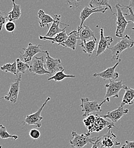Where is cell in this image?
Returning a JSON list of instances; mask_svg holds the SVG:
<instances>
[{
    "label": "cell",
    "mask_w": 134,
    "mask_h": 148,
    "mask_svg": "<svg viewBox=\"0 0 134 148\" xmlns=\"http://www.w3.org/2000/svg\"><path fill=\"white\" fill-rule=\"evenodd\" d=\"M126 86L124 84V82L123 80L115 81L111 80L109 84L105 85L106 88V92L104 100L100 102V106L102 107L103 104L106 103H109L110 101V98H118L119 97V93L122 89L126 88Z\"/></svg>",
    "instance_id": "cell-1"
},
{
    "label": "cell",
    "mask_w": 134,
    "mask_h": 148,
    "mask_svg": "<svg viewBox=\"0 0 134 148\" xmlns=\"http://www.w3.org/2000/svg\"><path fill=\"white\" fill-rule=\"evenodd\" d=\"M134 46V40L128 35L123 37L116 45L109 48L112 53V60H119L121 53L128 49L133 47Z\"/></svg>",
    "instance_id": "cell-2"
},
{
    "label": "cell",
    "mask_w": 134,
    "mask_h": 148,
    "mask_svg": "<svg viewBox=\"0 0 134 148\" xmlns=\"http://www.w3.org/2000/svg\"><path fill=\"white\" fill-rule=\"evenodd\" d=\"M71 136L72 139L70 141V144L74 148H83L89 144H93L100 137V136L90 137V134L88 132L79 134L76 131L72 132Z\"/></svg>",
    "instance_id": "cell-3"
},
{
    "label": "cell",
    "mask_w": 134,
    "mask_h": 148,
    "mask_svg": "<svg viewBox=\"0 0 134 148\" xmlns=\"http://www.w3.org/2000/svg\"><path fill=\"white\" fill-rule=\"evenodd\" d=\"M46 54V61L45 63V68L49 73L50 77L53 76L58 72L64 69L60 59H55L52 57L49 51L46 50L45 53Z\"/></svg>",
    "instance_id": "cell-4"
},
{
    "label": "cell",
    "mask_w": 134,
    "mask_h": 148,
    "mask_svg": "<svg viewBox=\"0 0 134 148\" xmlns=\"http://www.w3.org/2000/svg\"><path fill=\"white\" fill-rule=\"evenodd\" d=\"M116 10L115 16L116 17V30L115 32V36L118 38L124 37V33L126 30L127 26L129 23L122 13V9L120 7V4L117 3L115 6Z\"/></svg>",
    "instance_id": "cell-5"
},
{
    "label": "cell",
    "mask_w": 134,
    "mask_h": 148,
    "mask_svg": "<svg viewBox=\"0 0 134 148\" xmlns=\"http://www.w3.org/2000/svg\"><path fill=\"white\" fill-rule=\"evenodd\" d=\"M51 98L50 97H48L46 101L44 102V103L42 105V106L39 108L38 111L34 113L27 114L25 119V120L23 121V125H25L26 124L29 125H34L37 128H40L42 126L41 121L43 120V117L41 116V113L43 111L44 107L47 103L49 101H50Z\"/></svg>",
    "instance_id": "cell-6"
},
{
    "label": "cell",
    "mask_w": 134,
    "mask_h": 148,
    "mask_svg": "<svg viewBox=\"0 0 134 148\" xmlns=\"http://www.w3.org/2000/svg\"><path fill=\"white\" fill-rule=\"evenodd\" d=\"M80 100V107L82 108V112H83V117L88 116L93 112L99 113L102 111V107L100 106V103L98 100L90 101V99L88 97L81 98Z\"/></svg>",
    "instance_id": "cell-7"
},
{
    "label": "cell",
    "mask_w": 134,
    "mask_h": 148,
    "mask_svg": "<svg viewBox=\"0 0 134 148\" xmlns=\"http://www.w3.org/2000/svg\"><path fill=\"white\" fill-rule=\"evenodd\" d=\"M41 45H34L32 43H29L26 48H23L24 53H21L20 60L26 63L30 64L33 58L36 56V55L39 53H45V51H42L41 49Z\"/></svg>",
    "instance_id": "cell-8"
},
{
    "label": "cell",
    "mask_w": 134,
    "mask_h": 148,
    "mask_svg": "<svg viewBox=\"0 0 134 148\" xmlns=\"http://www.w3.org/2000/svg\"><path fill=\"white\" fill-rule=\"evenodd\" d=\"M45 59L43 56H34L29 64V71L35 75H48L49 73L45 68Z\"/></svg>",
    "instance_id": "cell-9"
},
{
    "label": "cell",
    "mask_w": 134,
    "mask_h": 148,
    "mask_svg": "<svg viewBox=\"0 0 134 148\" xmlns=\"http://www.w3.org/2000/svg\"><path fill=\"white\" fill-rule=\"evenodd\" d=\"M120 144L116 138V136L111 130H108L107 133L100 136V144L102 148H115Z\"/></svg>",
    "instance_id": "cell-10"
},
{
    "label": "cell",
    "mask_w": 134,
    "mask_h": 148,
    "mask_svg": "<svg viewBox=\"0 0 134 148\" xmlns=\"http://www.w3.org/2000/svg\"><path fill=\"white\" fill-rule=\"evenodd\" d=\"M21 79L22 75L20 74L19 76L17 77L16 82L10 84L9 92L5 96H4V99L6 101H9L12 103H16L17 101Z\"/></svg>",
    "instance_id": "cell-11"
},
{
    "label": "cell",
    "mask_w": 134,
    "mask_h": 148,
    "mask_svg": "<svg viewBox=\"0 0 134 148\" xmlns=\"http://www.w3.org/2000/svg\"><path fill=\"white\" fill-rule=\"evenodd\" d=\"M121 61L122 59H119L114 66L109 67L102 72L95 73L93 75V76L94 77H101L104 80H110V81L115 80L119 76V74L116 72L115 70Z\"/></svg>",
    "instance_id": "cell-12"
},
{
    "label": "cell",
    "mask_w": 134,
    "mask_h": 148,
    "mask_svg": "<svg viewBox=\"0 0 134 148\" xmlns=\"http://www.w3.org/2000/svg\"><path fill=\"white\" fill-rule=\"evenodd\" d=\"M113 42V38L110 36L105 37L104 36V29L101 28L100 30V39L98 42V48L96 50V56L103 54L107 49H109L110 46Z\"/></svg>",
    "instance_id": "cell-13"
},
{
    "label": "cell",
    "mask_w": 134,
    "mask_h": 148,
    "mask_svg": "<svg viewBox=\"0 0 134 148\" xmlns=\"http://www.w3.org/2000/svg\"><path fill=\"white\" fill-rule=\"evenodd\" d=\"M105 128H108V130H111L113 128H116V127L113 123L109 122L105 120V119L100 117V115L96 114L95 123L91 130L88 133L91 134V133L93 132H99Z\"/></svg>",
    "instance_id": "cell-14"
},
{
    "label": "cell",
    "mask_w": 134,
    "mask_h": 148,
    "mask_svg": "<svg viewBox=\"0 0 134 148\" xmlns=\"http://www.w3.org/2000/svg\"><path fill=\"white\" fill-rule=\"evenodd\" d=\"M108 9L109 8H107L106 7L99 8H95V9L90 8H89L87 6L85 7L80 13V19L81 22H80V25L78 27L77 31H80L82 30L85 21L88 18L91 14H93V13H104L106 12V11L108 10Z\"/></svg>",
    "instance_id": "cell-15"
},
{
    "label": "cell",
    "mask_w": 134,
    "mask_h": 148,
    "mask_svg": "<svg viewBox=\"0 0 134 148\" xmlns=\"http://www.w3.org/2000/svg\"><path fill=\"white\" fill-rule=\"evenodd\" d=\"M54 21L52 23V25L51 27L49 28V30L47 32V34H46V36H45V37H50V38L54 37L58 34H59V33H61L62 32L64 31L65 30H66V27H64V29L60 28V27H59L60 24H62L63 25H65V26H69L67 24L61 23V22H60L61 16L60 15L54 14Z\"/></svg>",
    "instance_id": "cell-16"
},
{
    "label": "cell",
    "mask_w": 134,
    "mask_h": 148,
    "mask_svg": "<svg viewBox=\"0 0 134 148\" xmlns=\"http://www.w3.org/2000/svg\"><path fill=\"white\" fill-rule=\"evenodd\" d=\"M129 110L124 108L123 107L120 106L119 108L114 111L107 112L104 115H100V117L104 119H109L114 124L116 123L123 116L129 113Z\"/></svg>",
    "instance_id": "cell-17"
},
{
    "label": "cell",
    "mask_w": 134,
    "mask_h": 148,
    "mask_svg": "<svg viewBox=\"0 0 134 148\" xmlns=\"http://www.w3.org/2000/svg\"><path fill=\"white\" fill-rule=\"evenodd\" d=\"M79 39V34L76 30L71 32L68 36L67 39L62 43L60 46L64 47L70 48L73 50H75L77 47V42Z\"/></svg>",
    "instance_id": "cell-18"
},
{
    "label": "cell",
    "mask_w": 134,
    "mask_h": 148,
    "mask_svg": "<svg viewBox=\"0 0 134 148\" xmlns=\"http://www.w3.org/2000/svg\"><path fill=\"white\" fill-rule=\"evenodd\" d=\"M68 37V36L66 34V30H65L64 31L62 32L61 33H59L55 36L54 37L50 38V37H46L45 36H39V38L41 40H46L49 42H50L52 44H55L57 43L58 45L60 46V45L65 42V40L67 39Z\"/></svg>",
    "instance_id": "cell-19"
},
{
    "label": "cell",
    "mask_w": 134,
    "mask_h": 148,
    "mask_svg": "<svg viewBox=\"0 0 134 148\" xmlns=\"http://www.w3.org/2000/svg\"><path fill=\"white\" fill-rule=\"evenodd\" d=\"M97 43V39H93L91 40H86L81 42L79 45L82 49L83 51L87 54L89 56H91L95 50L96 45Z\"/></svg>",
    "instance_id": "cell-20"
},
{
    "label": "cell",
    "mask_w": 134,
    "mask_h": 148,
    "mask_svg": "<svg viewBox=\"0 0 134 148\" xmlns=\"http://www.w3.org/2000/svg\"><path fill=\"white\" fill-rule=\"evenodd\" d=\"M124 90L125 93L123 97L120 106L123 107L126 105H133L134 104V89L126 86Z\"/></svg>",
    "instance_id": "cell-21"
},
{
    "label": "cell",
    "mask_w": 134,
    "mask_h": 148,
    "mask_svg": "<svg viewBox=\"0 0 134 148\" xmlns=\"http://www.w3.org/2000/svg\"><path fill=\"white\" fill-rule=\"evenodd\" d=\"M39 19V25L41 27H49V24L53 23L54 21V18L50 15L46 14L43 10H39L38 13Z\"/></svg>",
    "instance_id": "cell-22"
},
{
    "label": "cell",
    "mask_w": 134,
    "mask_h": 148,
    "mask_svg": "<svg viewBox=\"0 0 134 148\" xmlns=\"http://www.w3.org/2000/svg\"><path fill=\"white\" fill-rule=\"evenodd\" d=\"M77 32L79 34V39H80L82 42L88 40L91 38H93V39L96 38L94 32L86 25L84 26L81 30Z\"/></svg>",
    "instance_id": "cell-23"
},
{
    "label": "cell",
    "mask_w": 134,
    "mask_h": 148,
    "mask_svg": "<svg viewBox=\"0 0 134 148\" xmlns=\"http://www.w3.org/2000/svg\"><path fill=\"white\" fill-rule=\"evenodd\" d=\"M13 9L8 14V20L9 21H15L18 20L21 17L22 13L21 6L17 4L14 1H12Z\"/></svg>",
    "instance_id": "cell-24"
},
{
    "label": "cell",
    "mask_w": 134,
    "mask_h": 148,
    "mask_svg": "<svg viewBox=\"0 0 134 148\" xmlns=\"http://www.w3.org/2000/svg\"><path fill=\"white\" fill-rule=\"evenodd\" d=\"M90 8L95 9L99 8H104L106 7L113 13L114 15H115L113 12L111 6L109 4V1L108 0H92L90 2Z\"/></svg>",
    "instance_id": "cell-25"
},
{
    "label": "cell",
    "mask_w": 134,
    "mask_h": 148,
    "mask_svg": "<svg viewBox=\"0 0 134 148\" xmlns=\"http://www.w3.org/2000/svg\"><path fill=\"white\" fill-rule=\"evenodd\" d=\"M65 70L64 69L63 70L58 72L55 75H54L53 76L50 77L48 79V80L50 81V80H53L55 82H60V81H62L63 80H64L66 78H74V77H76L75 75H67V74H65Z\"/></svg>",
    "instance_id": "cell-26"
},
{
    "label": "cell",
    "mask_w": 134,
    "mask_h": 148,
    "mask_svg": "<svg viewBox=\"0 0 134 148\" xmlns=\"http://www.w3.org/2000/svg\"><path fill=\"white\" fill-rule=\"evenodd\" d=\"M0 70L6 73H9L13 75H17V68L16 61L14 62L13 63L5 64L0 67Z\"/></svg>",
    "instance_id": "cell-27"
},
{
    "label": "cell",
    "mask_w": 134,
    "mask_h": 148,
    "mask_svg": "<svg viewBox=\"0 0 134 148\" xmlns=\"http://www.w3.org/2000/svg\"><path fill=\"white\" fill-rule=\"evenodd\" d=\"M120 7L123 9H127L128 12L124 14V16L125 17L126 19L129 22H133L134 23V12L133 11V9L131 7H129V6H124L123 5H120ZM133 30H134V28L132 29Z\"/></svg>",
    "instance_id": "cell-28"
},
{
    "label": "cell",
    "mask_w": 134,
    "mask_h": 148,
    "mask_svg": "<svg viewBox=\"0 0 134 148\" xmlns=\"http://www.w3.org/2000/svg\"><path fill=\"white\" fill-rule=\"evenodd\" d=\"M0 138L2 139L12 138L14 140H17L19 138V136L17 135H12L9 134L6 130V128L2 124H0Z\"/></svg>",
    "instance_id": "cell-29"
},
{
    "label": "cell",
    "mask_w": 134,
    "mask_h": 148,
    "mask_svg": "<svg viewBox=\"0 0 134 148\" xmlns=\"http://www.w3.org/2000/svg\"><path fill=\"white\" fill-rule=\"evenodd\" d=\"M96 115L90 114L83 120L84 125L88 130V132H90V130L93 128L96 121Z\"/></svg>",
    "instance_id": "cell-30"
},
{
    "label": "cell",
    "mask_w": 134,
    "mask_h": 148,
    "mask_svg": "<svg viewBox=\"0 0 134 148\" xmlns=\"http://www.w3.org/2000/svg\"><path fill=\"white\" fill-rule=\"evenodd\" d=\"M16 63H17V75H18L19 73L24 74L25 73L27 70L29 69V64L22 62L19 58H17L16 59Z\"/></svg>",
    "instance_id": "cell-31"
},
{
    "label": "cell",
    "mask_w": 134,
    "mask_h": 148,
    "mask_svg": "<svg viewBox=\"0 0 134 148\" xmlns=\"http://www.w3.org/2000/svg\"><path fill=\"white\" fill-rule=\"evenodd\" d=\"M5 30L9 33H13L16 29V24L14 22L8 21L5 25Z\"/></svg>",
    "instance_id": "cell-32"
},
{
    "label": "cell",
    "mask_w": 134,
    "mask_h": 148,
    "mask_svg": "<svg viewBox=\"0 0 134 148\" xmlns=\"http://www.w3.org/2000/svg\"><path fill=\"white\" fill-rule=\"evenodd\" d=\"M6 20H8L7 14L0 10V31L2 30L4 25L6 24Z\"/></svg>",
    "instance_id": "cell-33"
},
{
    "label": "cell",
    "mask_w": 134,
    "mask_h": 148,
    "mask_svg": "<svg viewBox=\"0 0 134 148\" xmlns=\"http://www.w3.org/2000/svg\"><path fill=\"white\" fill-rule=\"evenodd\" d=\"M30 137L33 140H37L41 136V132L37 129H32L29 132Z\"/></svg>",
    "instance_id": "cell-34"
},
{
    "label": "cell",
    "mask_w": 134,
    "mask_h": 148,
    "mask_svg": "<svg viewBox=\"0 0 134 148\" xmlns=\"http://www.w3.org/2000/svg\"><path fill=\"white\" fill-rule=\"evenodd\" d=\"M120 148H134V141H126L125 144L122 146Z\"/></svg>",
    "instance_id": "cell-35"
},
{
    "label": "cell",
    "mask_w": 134,
    "mask_h": 148,
    "mask_svg": "<svg viewBox=\"0 0 134 148\" xmlns=\"http://www.w3.org/2000/svg\"><path fill=\"white\" fill-rule=\"evenodd\" d=\"M100 136L99 138L93 144V146L91 148H102L100 144Z\"/></svg>",
    "instance_id": "cell-36"
},
{
    "label": "cell",
    "mask_w": 134,
    "mask_h": 148,
    "mask_svg": "<svg viewBox=\"0 0 134 148\" xmlns=\"http://www.w3.org/2000/svg\"><path fill=\"white\" fill-rule=\"evenodd\" d=\"M129 6L132 8L133 9L134 8V0H131L130 1V4H129Z\"/></svg>",
    "instance_id": "cell-37"
},
{
    "label": "cell",
    "mask_w": 134,
    "mask_h": 148,
    "mask_svg": "<svg viewBox=\"0 0 134 148\" xmlns=\"http://www.w3.org/2000/svg\"><path fill=\"white\" fill-rule=\"evenodd\" d=\"M4 99V97H0V100H2V99Z\"/></svg>",
    "instance_id": "cell-38"
},
{
    "label": "cell",
    "mask_w": 134,
    "mask_h": 148,
    "mask_svg": "<svg viewBox=\"0 0 134 148\" xmlns=\"http://www.w3.org/2000/svg\"><path fill=\"white\" fill-rule=\"evenodd\" d=\"M0 148H2V146H0Z\"/></svg>",
    "instance_id": "cell-39"
}]
</instances>
